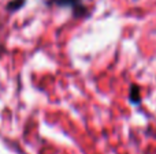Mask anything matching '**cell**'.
Listing matches in <instances>:
<instances>
[{"label":"cell","instance_id":"cell-1","mask_svg":"<svg viewBox=\"0 0 156 154\" xmlns=\"http://www.w3.org/2000/svg\"><path fill=\"white\" fill-rule=\"evenodd\" d=\"M45 4L59 8H70L77 18L86 14V7L82 0H45Z\"/></svg>","mask_w":156,"mask_h":154},{"label":"cell","instance_id":"cell-2","mask_svg":"<svg viewBox=\"0 0 156 154\" xmlns=\"http://www.w3.org/2000/svg\"><path fill=\"white\" fill-rule=\"evenodd\" d=\"M129 100H130V102L134 104V105H138V104L141 102V89L137 85H133V86L130 87Z\"/></svg>","mask_w":156,"mask_h":154},{"label":"cell","instance_id":"cell-3","mask_svg":"<svg viewBox=\"0 0 156 154\" xmlns=\"http://www.w3.org/2000/svg\"><path fill=\"white\" fill-rule=\"evenodd\" d=\"M26 4V0H10L5 5V10L8 12H15V11H19L23 5Z\"/></svg>","mask_w":156,"mask_h":154}]
</instances>
